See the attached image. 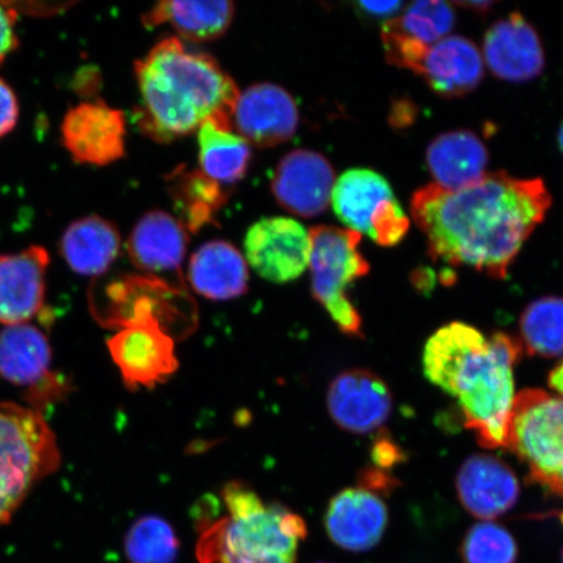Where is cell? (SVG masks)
<instances>
[{"label": "cell", "mask_w": 563, "mask_h": 563, "mask_svg": "<svg viewBox=\"0 0 563 563\" xmlns=\"http://www.w3.org/2000/svg\"><path fill=\"white\" fill-rule=\"evenodd\" d=\"M551 207L543 179L497 172L457 191L434 183L419 188L412 195L411 216L434 262L505 279Z\"/></svg>", "instance_id": "6da1fadb"}, {"label": "cell", "mask_w": 563, "mask_h": 563, "mask_svg": "<svg viewBox=\"0 0 563 563\" xmlns=\"http://www.w3.org/2000/svg\"><path fill=\"white\" fill-rule=\"evenodd\" d=\"M522 343L505 333L485 336L452 322L429 338L422 367L429 382L457 399L464 424L487 449H505L514 404V367Z\"/></svg>", "instance_id": "7a4b0ae2"}, {"label": "cell", "mask_w": 563, "mask_h": 563, "mask_svg": "<svg viewBox=\"0 0 563 563\" xmlns=\"http://www.w3.org/2000/svg\"><path fill=\"white\" fill-rule=\"evenodd\" d=\"M141 93L137 124L146 136L168 143L214 121L231 126L236 84L207 54L188 52L175 37L161 41L136 62Z\"/></svg>", "instance_id": "3957f363"}, {"label": "cell", "mask_w": 563, "mask_h": 563, "mask_svg": "<svg viewBox=\"0 0 563 563\" xmlns=\"http://www.w3.org/2000/svg\"><path fill=\"white\" fill-rule=\"evenodd\" d=\"M221 496L228 516L203 525L196 554L200 563H295L305 519L279 504H265L249 485L230 482Z\"/></svg>", "instance_id": "277c9868"}, {"label": "cell", "mask_w": 563, "mask_h": 563, "mask_svg": "<svg viewBox=\"0 0 563 563\" xmlns=\"http://www.w3.org/2000/svg\"><path fill=\"white\" fill-rule=\"evenodd\" d=\"M60 462L58 440L44 415L33 407L0 404V526L10 522Z\"/></svg>", "instance_id": "5b68a950"}, {"label": "cell", "mask_w": 563, "mask_h": 563, "mask_svg": "<svg viewBox=\"0 0 563 563\" xmlns=\"http://www.w3.org/2000/svg\"><path fill=\"white\" fill-rule=\"evenodd\" d=\"M505 449L526 464L532 483L563 497V397L540 389L520 391Z\"/></svg>", "instance_id": "8992f818"}, {"label": "cell", "mask_w": 563, "mask_h": 563, "mask_svg": "<svg viewBox=\"0 0 563 563\" xmlns=\"http://www.w3.org/2000/svg\"><path fill=\"white\" fill-rule=\"evenodd\" d=\"M311 236L312 294L325 308L341 332L363 338L361 313L347 297L349 287L371 271V266L358 251L362 235L349 229L316 227Z\"/></svg>", "instance_id": "52a82bcc"}, {"label": "cell", "mask_w": 563, "mask_h": 563, "mask_svg": "<svg viewBox=\"0 0 563 563\" xmlns=\"http://www.w3.org/2000/svg\"><path fill=\"white\" fill-rule=\"evenodd\" d=\"M108 347L131 390L165 383L179 367L173 336L156 320L122 328L110 338Z\"/></svg>", "instance_id": "ba28073f"}, {"label": "cell", "mask_w": 563, "mask_h": 563, "mask_svg": "<svg viewBox=\"0 0 563 563\" xmlns=\"http://www.w3.org/2000/svg\"><path fill=\"white\" fill-rule=\"evenodd\" d=\"M311 236L298 221L285 217L264 218L246 232L245 256L258 276L287 284L309 266Z\"/></svg>", "instance_id": "9c48e42d"}, {"label": "cell", "mask_w": 563, "mask_h": 563, "mask_svg": "<svg viewBox=\"0 0 563 563\" xmlns=\"http://www.w3.org/2000/svg\"><path fill=\"white\" fill-rule=\"evenodd\" d=\"M52 362L51 342L38 328L20 323L0 330V376L30 389L31 404H45L65 390L51 372Z\"/></svg>", "instance_id": "30bf717a"}, {"label": "cell", "mask_w": 563, "mask_h": 563, "mask_svg": "<svg viewBox=\"0 0 563 563\" xmlns=\"http://www.w3.org/2000/svg\"><path fill=\"white\" fill-rule=\"evenodd\" d=\"M125 117L104 102H82L62 123L63 145L77 164L108 166L125 154Z\"/></svg>", "instance_id": "8fae6325"}, {"label": "cell", "mask_w": 563, "mask_h": 563, "mask_svg": "<svg viewBox=\"0 0 563 563\" xmlns=\"http://www.w3.org/2000/svg\"><path fill=\"white\" fill-rule=\"evenodd\" d=\"M483 59L499 80L528 82L544 73L543 42L520 12L496 21L483 42Z\"/></svg>", "instance_id": "7c38bea8"}, {"label": "cell", "mask_w": 563, "mask_h": 563, "mask_svg": "<svg viewBox=\"0 0 563 563\" xmlns=\"http://www.w3.org/2000/svg\"><path fill=\"white\" fill-rule=\"evenodd\" d=\"M335 174L322 154L294 151L280 159L272 180L279 206L305 218L320 216L332 200Z\"/></svg>", "instance_id": "4fadbf2b"}, {"label": "cell", "mask_w": 563, "mask_h": 563, "mask_svg": "<svg viewBox=\"0 0 563 563\" xmlns=\"http://www.w3.org/2000/svg\"><path fill=\"white\" fill-rule=\"evenodd\" d=\"M327 405L335 424L364 434L382 428L389 419L393 396L382 377L367 369H350L329 386Z\"/></svg>", "instance_id": "5bb4252c"}, {"label": "cell", "mask_w": 563, "mask_h": 563, "mask_svg": "<svg viewBox=\"0 0 563 563\" xmlns=\"http://www.w3.org/2000/svg\"><path fill=\"white\" fill-rule=\"evenodd\" d=\"M232 124L246 143L274 147L294 137L299 110L284 88L269 82L256 84L239 95Z\"/></svg>", "instance_id": "9a60e30c"}, {"label": "cell", "mask_w": 563, "mask_h": 563, "mask_svg": "<svg viewBox=\"0 0 563 563\" xmlns=\"http://www.w3.org/2000/svg\"><path fill=\"white\" fill-rule=\"evenodd\" d=\"M51 257L40 245L0 256V323H27L45 306Z\"/></svg>", "instance_id": "2e32d148"}, {"label": "cell", "mask_w": 563, "mask_h": 563, "mask_svg": "<svg viewBox=\"0 0 563 563\" xmlns=\"http://www.w3.org/2000/svg\"><path fill=\"white\" fill-rule=\"evenodd\" d=\"M387 526V508L377 493L349 488L330 501L325 528L333 543L344 551L362 553L375 548Z\"/></svg>", "instance_id": "e0dca14e"}, {"label": "cell", "mask_w": 563, "mask_h": 563, "mask_svg": "<svg viewBox=\"0 0 563 563\" xmlns=\"http://www.w3.org/2000/svg\"><path fill=\"white\" fill-rule=\"evenodd\" d=\"M456 490L468 512L481 519H495L517 504L519 482L512 470L496 456H470L456 476Z\"/></svg>", "instance_id": "ac0fdd59"}, {"label": "cell", "mask_w": 563, "mask_h": 563, "mask_svg": "<svg viewBox=\"0 0 563 563\" xmlns=\"http://www.w3.org/2000/svg\"><path fill=\"white\" fill-rule=\"evenodd\" d=\"M418 76L435 95L454 100L474 91L484 79V59L473 41L449 35L429 47Z\"/></svg>", "instance_id": "d6986e66"}, {"label": "cell", "mask_w": 563, "mask_h": 563, "mask_svg": "<svg viewBox=\"0 0 563 563\" xmlns=\"http://www.w3.org/2000/svg\"><path fill=\"white\" fill-rule=\"evenodd\" d=\"M426 161L435 186L457 191L488 174L489 153L475 132L455 130L443 132L431 141Z\"/></svg>", "instance_id": "ffe728a7"}, {"label": "cell", "mask_w": 563, "mask_h": 563, "mask_svg": "<svg viewBox=\"0 0 563 563\" xmlns=\"http://www.w3.org/2000/svg\"><path fill=\"white\" fill-rule=\"evenodd\" d=\"M187 245L188 232L183 223L165 211L153 210L132 230L126 251L140 271L179 272Z\"/></svg>", "instance_id": "44dd1931"}, {"label": "cell", "mask_w": 563, "mask_h": 563, "mask_svg": "<svg viewBox=\"0 0 563 563\" xmlns=\"http://www.w3.org/2000/svg\"><path fill=\"white\" fill-rule=\"evenodd\" d=\"M188 280L201 297L222 301L241 297L249 290V267L234 245L214 241L194 253L188 267Z\"/></svg>", "instance_id": "7402d4cb"}, {"label": "cell", "mask_w": 563, "mask_h": 563, "mask_svg": "<svg viewBox=\"0 0 563 563\" xmlns=\"http://www.w3.org/2000/svg\"><path fill=\"white\" fill-rule=\"evenodd\" d=\"M396 199L385 176L369 168H352L336 180L332 202L344 227L369 235L373 221L387 203Z\"/></svg>", "instance_id": "603a6c76"}, {"label": "cell", "mask_w": 563, "mask_h": 563, "mask_svg": "<svg viewBox=\"0 0 563 563\" xmlns=\"http://www.w3.org/2000/svg\"><path fill=\"white\" fill-rule=\"evenodd\" d=\"M121 251V235L98 216L70 223L60 241V253L70 269L81 276L98 277L109 271Z\"/></svg>", "instance_id": "cb8c5ba5"}, {"label": "cell", "mask_w": 563, "mask_h": 563, "mask_svg": "<svg viewBox=\"0 0 563 563\" xmlns=\"http://www.w3.org/2000/svg\"><path fill=\"white\" fill-rule=\"evenodd\" d=\"M234 3L221 2H159L147 11L143 23L147 27L170 23L183 38L210 42L221 38L234 19Z\"/></svg>", "instance_id": "d4e9b609"}, {"label": "cell", "mask_w": 563, "mask_h": 563, "mask_svg": "<svg viewBox=\"0 0 563 563\" xmlns=\"http://www.w3.org/2000/svg\"><path fill=\"white\" fill-rule=\"evenodd\" d=\"M201 172L217 183H235L244 178L251 162L250 144L232 132L231 126L214 121L199 129Z\"/></svg>", "instance_id": "484cf974"}, {"label": "cell", "mask_w": 563, "mask_h": 563, "mask_svg": "<svg viewBox=\"0 0 563 563\" xmlns=\"http://www.w3.org/2000/svg\"><path fill=\"white\" fill-rule=\"evenodd\" d=\"M170 192L183 227L196 232L207 227L228 200L220 183L202 172L176 170L170 176Z\"/></svg>", "instance_id": "4316f807"}, {"label": "cell", "mask_w": 563, "mask_h": 563, "mask_svg": "<svg viewBox=\"0 0 563 563\" xmlns=\"http://www.w3.org/2000/svg\"><path fill=\"white\" fill-rule=\"evenodd\" d=\"M522 344L530 355H563V298L533 300L520 317Z\"/></svg>", "instance_id": "83f0119b"}, {"label": "cell", "mask_w": 563, "mask_h": 563, "mask_svg": "<svg viewBox=\"0 0 563 563\" xmlns=\"http://www.w3.org/2000/svg\"><path fill=\"white\" fill-rule=\"evenodd\" d=\"M124 551L129 563H175L179 554V540L167 520L158 516H144L126 532Z\"/></svg>", "instance_id": "f1b7e54d"}, {"label": "cell", "mask_w": 563, "mask_h": 563, "mask_svg": "<svg viewBox=\"0 0 563 563\" xmlns=\"http://www.w3.org/2000/svg\"><path fill=\"white\" fill-rule=\"evenodd\" d=\"M452 4L440 0L415 2L407 7L404 15L393 20L400 32L426 46L438 44L449 37L455 25Z\"/></svg>", "instance_id": "f546056e"}, {"label": "cell", "mask_w": 563, "mask_h": 563, "mask_svg": "<svg viewBox=\"0 0 563 563\" xmlns=\"http://www.w3.org/2000/svg\"><path fill=\"white\" fill-rule=\"evenodd\" d=\"M461 554L464 563H516L518 545L505 527L483 522L467 532Z\"/></svg>", "instance_id": "4dcf8cb0"}, {"label": "cell", "mask_w": 563, "mask_h": 563, "mask_svg": "<svg viewBox=\"0 0 563 563\" xmlns=\"http://www.w3.org/2000/svg\"><path fill=\"white\" fill-rule=\"evenodd\" d=\"M410 230V220L397 199L379 211L373 221L369 238L382 246H394L404 241Z\"/></svg>", "instance_id": "1f68e13d"}, {"label": "cell", "mask_w": 563, "mask_h": 563, "mask_svg": "<svg viewBox=\"0 0 563 563\" xmlns=\"http://www.w3.org/2000/svg\"><path fill=\"white\" fill-rule=\"evenodd\" d=\"M16 19V10L11 9V5L0 3V65L19 46L15 33Z\"/></svg>", "instance_id": "d6a6232c"}, {"label": "cell", "mask_w": 563, "mask_h": 563, "mask_svg": "<svg viewBox=\"0 0 563 563\" xmlns=\"http://www.w3.org/2000/svg\"><path fill=\"white\" fill-rule=\"evenodd\" d=\"M19 119V102L15 91L0 79V137L15 129Z\"/></svg>", "instance_id": "836d02e7"}, {"label": "cell", "mask_w": 563, "mask_h": 563, "mask_svg": "<svg viewBox=\"0 0 563 563\" xmlns=\"http://www.w3.org/2000/svg\"><path fill=\"white\" fill-rule=\"evenodd\" d=\"M402 453L389 438H378L373 445L372 460L378 470H389L399 461H402Z\"/></svg>", "instance_id": "e575fe53"}, {"label": "cell", "mask_w": 563, "mask_h": 563, "mask_svg": "<svg viewBox=\"0 0 563 563\" xmlns=\"http://www.w3.org/2000/svg\"><path fill=\"white\" fill-rule=\"evenodd\" d=\"M405 3L402 2H361V7L364 13L372 18H390L396 15L397 12L402 9Z\"/></svg>", "instance_id": "d590c367"}, {"label": "cell", "mask_w": 563, "mask_h": 563, "mask_svg": "<svg viewBox=\"0 0 563 563\" xmlns=\"http://www.w3.org/2000/svg\"><path fill=\"white\" fill-rule=\"evenodd\" d=\"M457 7H462V9L475 12L477 15H484V13H488L495 2H457L455 3Z\"/></svg>", "instance_id": "8d00e7d4"}, {"label": "cell", "mask_w": 563, "mask_h": 563, "mask_svg": "<svg viewBox=\"0 0 563 563\" xmlns=\"http://www.w3.org/2000/svg\"><path fill=\"white\" fill-rule=\"evenodd\" d=\"M549 385L563 396V361L549 375Z\"/></svg>", "instance_id": "74e56055"}, {"label": "cell", "mask_w": 563, "mask_h": 563, "mask_svg": "<svg viewBox=\"0 0 563 563\" xmlns=\"http://www.w3.org/2000/svg\"><path fill=\"white\" fill-rule=\"evenodd\" d=\"M558 143H559L561 152L563 153V122H562L561 129L559 131Z\"/></svg>", "instance_id": "f35d334b"}, {"label": "cell", "mask_w": 563, "mask_h": 563, "mask_svg": "<svg viewBox=\"0 0 563 563\" xmlns=\"http://www.w3.org/2000/svg\"><path fill=\"white\" fill-rule=\"evenodd\" d=\"M562 563H563V549H562Z\"/></svg>", "instance_id": "ab89813d"}, {"label": "cell", "mask_w": 563, "mask_h": 563, "mask_svg": "<svg viewBox=\"0 0 563 563\" xmlns=\"http://www.w3.org/2000/svg\"><path fill=\"white\" fill-rule=\"evenodd\" d=\"M562 523H563V514H562Z\"/></svg>", "instance_id": "60d3db41"}, {"label": "cell", "mask_w": 563, "mask_h": 563, "mask_svg": "<svg viewBox=\"0 0 563 563\" xmlns=\"http://www.w3.org/2000/svg\"><path fill=\"white\" fill-rule=\"evenodd\" d=\"M319 563H327V562H319Z\"/></svg>", "instance_id": "b9f144b4"}]
</instances>
